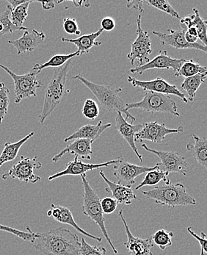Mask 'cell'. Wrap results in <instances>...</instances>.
I'll return each instance as SVG.
<instances>
[{
    "label": "cell",
    "instance_id": "obj_1",
    "mask_svg": "<svg viewBox=\"0 0 207 255\" xmlns=\"http://www.w3.org/2000/svg\"><path fill=\"white\" fill-rule=\"evenodd\" d=\"M32 244L46 255H81L78 236L64 227L52 229L46 233H35Z\"/></svg>",
    "mask_w": 207,
    "mask_h": 255
},
{
    "label": "cell",
    "instance_id": "obj_2",
    "mask_svg": "<svg viewBox=\"0 0 207 255\" xmlns=\"http://www.w3.org/2000/svg\"><path fill=\"white\" fill-rule=\"evenodd\" d=\"M142 194L148 199H152L157 205L175 208L179 206H195L196 201L187 192L182 184L170 182L154 187L153 189L142 191Z\"/></svg>",
    "mask_w": 207,
    "mask_h": 255
},
{
    "label": "cell",
    "instance_id": "obj_3",
    "mask_svg": "<svg viewBox=\"0 0 207 255\" xmlns=\"http://www.w3.org/2000/svg\"><path fill=\"white\" fill-rule=\"evenodd\" d=\"M72 60L54 71L53 76L48 84L45 92L44 105L39 116L41 124H44L46 119L54 112L60 105L66 94V82L68 73L72 67Z\"/></svg>",
    "mask_w": 207,
    "mask_h": 255
},
{
    "label": "cell",
    "instance_id": "obj_4",
    "mask_svg": "<svg viewBox=\"0 0 207 255\" xmlns=\"http://www.w3.org/2000/svg\"><path fill=\"white\" fill-rule=\"evenodd\" d=\"M72 78L79 80L84 84L91 92L93 93L96 98L98 100L99 103L104 109L107 110L109 112H120L124 114L125 120H131L132 122H135V117H133L129 111L126 110V103L123 99L120 98L119 94L122 91L120 88H114L109 86H102V85L95 84L90 82L81 75L73 76Z\"/></svg>",
    "mask_w": 207,
    "mask_h": 255
},
{
    "label": "cell",
    "instance_id": "obj_5",
    "mask_svg": "<svg viewBox=\"0 0 207 255\" xmlns=\"http://www.w3.org/2000/svg\"><path fill=\"white\" fill-rule=\"evenodd\" d=\"M80 177H81L82 183H83V189H84L83 195V214L89 217L91 220L94 221L99 226L100 230L103 233L104 237L110 246L114 254L117 255L118 250L112 244V241L108 235L106 226H105V219L104 217L103 210H102L101 203H100L101 199L96 194L94 189L91 188L89 181L86 179V174H82Z\"/></svg>",
    "mask_w": 207,
    "mask_h": 255
},
{
    "label": "cell",
    "instance_id": "obj_6",
    "mask_svg": "<svg viewBox=\"0 0 207 255\" xmlns=\"http://www.w3.org/2000/svg\"><path fill=\"white\" fill-rule=\"evenodd\" d=\"M141 109L148 113H165L179 117L177 103L169 95L147 91L145 93L143 100L138 103L126 104V110Z\"/></svg>",
    "mask_w": 207,
    "mask_h": 255
},
{
    "label": "cell",
    "instance_id": "obj_7",
    "mask_svg": "<svg viewBox=\"0 0 207 255\" xmlns=\"http://www.w3.org/2000/svg\"><path fill=\"white\" fill-rule=\"evenodd\" d=\"M0 68L5 71L13 79L14 83L15 103L18 104L24 99L36 97L37 90L43 86L42 83L37 79V75L41 72L31 69L29 73L25 75H15L10 69L0 63Z\"/></svg>",
    "mask_w": 207,
    "mask_h": 255
},
{
    "label": "cell",
    "instance_id": "obj_8",
    "mask_svg": "<svg viewBox=\"0 0 207 255\" xmlns=\"http://www.w3.org/2000/svg\"><path fill=\"white\" fill-rule=\"evenodd\" d=\"M42 167L41 162L38 160V157L33 158L21 156L19 161L13 165L8 172L3 174L1 179L7 180L8 177L17 179L26 183L35 184L41 181L39 176L35 174V170L40 169Z\"/></svg>",
    "mask_w": 207,
    "mask_h": 255
},
{
    "label": "cell",
    "instance_id": "obj_9",
    "mask_svg": "<svg viewBox=\"0 0 207 255\" xmlns=\"http://www.w3.org/2000/svg\"><path fill=\"white\" fill-rule=\"evenodd\" d=\"M112 166L115 170L113 175L118 180V184L128 188H132V185L135 183V179L139 176L148 171L160 169L157 163L154 167L140 166L129 163L122 156L117 158L116 163Z\"/></svg>",
    "mask_w": 207,
    "mask_h": 255
},
{
    "label": "cell",
    "instance_id": "obj_10",
    "mask_svg": "<svg viewBox=\"0 0 207 255\" xmlns=\"http://www.w3.org/2000/svg\"><path fill=\"white\" fill-rule=\"evenodd\" d=\"M137 38L131 46V51L127 55V58L134 65L138 62L139 66L149 61V56L152 53L151 40L147 31L143 30L141 27V15H139L137 19Z\"/></svg>",
    "mask_w": 207,
    "mask_h": 255
},
{
    "label": "cell",
    "instance_id": "obj_11",
    "mask_svg": "<svg viewBox=\"0 0 207 255\" xmlns=\"http://www.w3.org/2000/svg\"><path fill=\"white\" fill-rule=\"evenodd\" d=\"M142 147L149 152L156 154L161 160L157 163L160 170L170 173H179L186 176L188 174V162L186 158L175 151H163L150 149L146 143L142 144Z\"/></svg>",
    "mask_w": 207,
    "mask_h": 255
},
{
    "label": "cell",
    "instance_id": "obj_12",
    "mask_svg": "<svg viewBox=\"0 0 207 255\" xmlns=\"http://www.w3.org/2000/svg\"><path fill=\"white\" fill-rule=\"evenodd\" d=\"M128 82L134 87H138L144 91L151 92L159 93L166 95H174L179 97L184 103H188V100L183 93L181 92L174 85L170 84L160 77L149 80V81H141L132 77H128Z\"/></svg>",
    "mask_w": 207,
    "mask_h": 255
},
{
    "label": "cell",
    "instance_id": "obj_13",
    "mask_svg": "<svg viewBox=\"0 0 207 255\" xmlns=\"http://www.w3.org/2000/svg\"><path fill=\"white\" fill-rule=\"evenodd\" d=\"M183 132L184 128L182 127H179L177 129H169L166 128L165 124H158L157 122H149L143 125L141 130L134 136V140L135 142L147 140L154 143H160L165 140L166 135Z\"/></svg>",
    "mask_w": 207,
    "mask_h": 255
},
{
    "label": "cell",
    "instance_id": "obj_14",
    "mask_svg": "<svg viewBox=\"0 0 207 255\" xmlns=\"http://www.w3.org/2000/svg\"><path fill=\"white\" fill-rule=\"evenodd\" d=\"M185 60H186L183 58H172L168 55L166 50H160L159 51L158 55L154 59L149 60L148 63L142 66L130 69V72L132 74L143 75L146 71L151 69H173L177 73Z\"/></svg>",
    "mask_w": 207,
    "mask_h": 255
},
{
    "label": "cell",
    "instance_id": "obj_15",
    "mask_svg": "<svg viewBox=\"0 0 207 255\" xmlns=\"http://www.w3.org/2000/svg\"><path fill=\"white\" fill-rule=\"evenodd\" d=\"M169 34L153 31V34L158 37L160 44L163 46H171L178 49H198L207 53V46L196 43L191 44L187 42L185 38V31L168 30Z\"/></svg>",
    "mask_w": 207,
    "mask_h": 255
},
{
    "label": "cell",
    "instance_id": "obj_16",
    "mask_svg": "<svg viewBox=\"0 0 207 255\" xmlns=\"http://www.w3.org/2000/svg\"><path fill=\"white\" fill-rule=\"evenodd\" d=\"M118 216L123 222L126 235H127V241L124 242L123 245L127 249L129 254L130 255H153L151 249L154 247V244L151 239H143L138 237H134L125 220L123 210H120L118 212Z\"/></svg>",
    "mask_w": 207,
    "mask_h": 255
},
{
    "label": "cell",
    "instance_id": "obj_17",
    "mask_svg": "<svg viewBox=\"0 0 207 255\" xmlns=\"http://www.w3.org/2000/svg\"><path fill=\"white\" fill-rule=\"evenodd\" d=\"M117 159L115 160H109L105 163H98V164H91V163H85L81 160H78V157L75 156L73 161L69 162L66 165V168L57 174L49 176L48 180L52 181L60 177H65V176H77L86 174V172L89 171H92L94 169L103 168V167H109L113 165L116 163Z\"/></svg>",
    "mask_w": 207,
    "mask_h": 255
},
{
    "label": "cell",
    "instance_id": "obj_18",
    "mask_svg": "<svg viewBox=\"0 0 207 255\" xmlns=\"http://www.w3.org/2000/svg\"><path fill=\"white\" fill-rule=\"evenodd\" d=\"M143 125L144 124L132 125V124L128 123L127 121L125 120L121 113H117L116 117H115V128H116L117 130H118L120 135L129 143L131 149L138 157L140 162L143 161V156L137 150V146L135 145L134 136L137 132L141 130L142 128H143Z\"/></svg>",
    "mask_w": 207,
    "mask_h": 255
},
{
    "label": "cell",
    "instance_id": "obj_19",
    "mask_svg": "<svg viewBox=\"0 0 207 255\" xmlns=\"http://www.w3.org/2000/svg\"><path fill=\"white\" fill-rule=\"evenodd\" d=\"M46 214H47L49 217L53 218L55 221L60 222V223L70 225L71 227H73L77 231L83 234V236H86V237L94 239V240L99 243L103 241L102 238L97 237V236L89 234V233H87V232L85 231L83 229H82L81 227L78 225V224H77L75 220H74L72 211H71L69 208H66V207L52 204V205H51V209L48 210Z\"/></svg>",
    "mask_w": 207,
    "mask_h": 255
},
{
    "label": "cell",
    "instance_id": "obj_20",
    "mask_svg": "<svg viewBox=\"0 0 207 255\" xmlns=\"http://www.w3.org/2000/svg\"><path fill=\"white\" fill-rule=\"evenodd\" d=\"M46 35L43 32L32 30V32L24 30L22 36L18 39L8 41L7 43L14 46L17 54L21 55L25 52H33L40 44L44 42Z\"/></svg>",
    "mask_w": 207,
    "mask_h": 255
},
{
    "label": "cell",
    "instance_id": "obj_21",
    "mask_svg": "<svg viewBox=\"0 0 207 255\" xmlns=\"http://www.w3.org/2000/svg\"><path fill=\"white\" fill-rule=\"evenodd\" d=\"M100 176L104 181L105 183L107 185L105 191L106 192L110 193L112 198L118 202V203L121 205H131L134 201H140V198L137 197L132 190V188L123 186L120 184L115 182H112L106 178V175L103 171H100Z\"/></svg>",
    "mask_w": 207,
    "mask_h": 255
},
{
    "label": "cell",
    "instance_id": "obj_22",
    "mask_svg": "<svg viewBox=\"0 0 207 255\" xmlns=\"http://www.w3.org/2000/svg\"><path fill=\"white\" fill-rule=\"evenodd\" d=\"M92 143L93 142L88 139L74 140L71 144L68 145L57 155L52 157V162L56 163V162L59 161L61 157L67 153L75 154V156L81 157L83 160H91V154H93L92 148H91Z\"/></svg>",
    "mask_w": 207,
    "mask_h": 255
},
{
    "label": "cell",
    "instance_id": "obj_23",
    "mask_svg": "<svg viewBox=\"0 0 207 255\" xmlns=\"http://www.w3.org/2000/svg\"><path fill=\"white\" fill-rule=\"evenodd\" d=\"M111 124L104 125L103 121H100L96 125H86L77 129L72 135L65 138L64 141L68 142L77 139H88L95 141L108 128H111Z\"/></svg>",
    "mask_w": 207,
    "mask_h": 255
},
{
    "label": "cell",
    "instance_id": "obj_24",
    "mask_svg": "<svg viewBox=\"0 0 207 255\" xmlns=\"http://www.w3.org/2000/svg\"><path fill=\"white\" fill-rule=\"evenodd\" d=\"M103 29L100 28L96 32H93V33L89 34V35H83V36L79 37L78 38H76V39L62 38V41L74 44L77 46V52H79L80 55H83V54L89 53V51L94 46L102 45L101 42L97 41V38H99L103 34Z\"/></svg>",
    "mask_w": 207,
    "mask_h": 255
},
{
    "label": "cell",
    "instance_id": "obj_25",
    "mask_svg": "<svg viewBox=\"0 0 207 255\" xmlns=\"http://www.w3.org/2000/svg\"><path fill=\"white\" fill-rule=\"evenodd\" d=\"M193 15H189L180 18V26L186 27L187 29L192 26L194 27L197 30L198 38H199L204 43L205 46H207V21L200 16L198 10L193 8Z\"/></svg>",
    "mask_w": 207,
    "mask_h": 255
},
{
    "label": "cell",
    "instance_id": "obj_26",
    "mask_svg": "<svg viewBox=\"0 0 207 255\" xmlns=\"http://www.w3.org/2000/svg\"><path fill=\"white\" fill-rule=\"evenodd\" d=\"M35 135V132H31L28 135L23 137L21 140H18L15 143H10L7 142L4 143V148L0 154V168L2 166L4 163H8V162L13 161L15 157L18 155V151L21 149V146L28 141L29 140Z\"/></svg>",
    "mask_w": 207,
    "mask_h": 255
},
{
    "label": "cell",
    "instance_id": "obj_27",
    "mask_svg": "<svg viewBox=\"0 0 207 255\" xmlns=\"http://www.w3.org/2000/svg\"><path fill=\"white\" fill-rule=\"evenodd\" d=\"M192 137L195 144L188 143L187 149L191 152L193 157L197 160L199 164L205 168H207V140L205 137H199V136L193 134Z\"/></svg>",
    "mask_w": 207,
    "mask_h": 255
},
{
    "label": "cell",
    "instance_id": "obj_28",
    "mask_svg": "<svg viewBox=\"0 0 207 255\" xmlns=\"http://www.w3.org/2000/svg\"><path fill=\"white\" fill-rule=\"evenodd\" d=\"M207 76V72L187 77L184 80L183 83L181 85V88L188 93V101L193 102L196 97V92L199 90L200 86L205 83Z\"/></svg>",
    "mask_w": 207,
    "mask_h": 255
},
{
    "label": "cell",
    "instance_id": "obj_29",
    "mask_svg": "<svg viewBox=\"0 0 207 255\" xmlns=\"http://www.w3.org/2000/svg\"><path fill=\"white\" fill-rule=\"evenodd\" d=\"M32 2V1H27L14 9H10L8 5L7 6L10 9V21L13 23V25L22 30H28L27 27L23 26V24L28 16L29 6Z\"/></svg>",
    "mask_w": 207,
    "mask_h": 255
},
{
    "label": "cell",
    "instance_id": "obj_30",
    "mask_svg": "<svg viewBox=\"0 0 207 255\" xmlns=\"http://www.w3.org/2000/svg\"><path fill=\"white\" fill-rule=\"evenodd\" d=\"M80 56L79 52H75L73 53L69 54V55H54L52 58L48 60L46 63H35L32 66V69L38 72H41L43 69L46 68H59L63 66V65L66 64L69 60H72V58L75 57Z\"/></svg>",
    "mask_w": 207,
    "mask_h": 255
},
{
    "label": "cell",
    "instance_id": "obj_31",
    "mask_svg": "<svg viewBox=\"0 0 207 255\" xmlns=\"http://www.w3.org/2000/svg\"><path fill=\"white\" fill-rule=\"evenodd\" d=\"M169 174L168 172L163 171V170L156 169L154 171H148L147 174L145 176L143 180L140 182L138 186L136 187V191H139L140 188L144 186H153V185H157L160 181L163 180L165 183H169V178H168Z\"/></svg>",
    "mask_w": 207,
    "mask_h": 255
},
{
    "label": "cell",
    "instance_id": "obj_32",
    "mask_svg": "<svg viewBox=\"0 0 207 255\" xmlns=\"http://www.w3.org/2000/svg\"><path fill=\"white\" fill-rule=\"evenodd\" d=\"M207 69L206 66L196 63L193 60H185L181 66L179 70L175 73L176 77H193L199 74L206 73Z\"/></svg>",
    "mask_w": 207,
    "mask_h": 255
},
{
    "label": "cell",
    "instance_id": "obj_33",
    "mask_svg": "<svg viewBox=\"0 0 207 255\" xmlns=\"http://www.w3.org/2000/svg\"><path fill=\"white\" fill-rule=\"evenodd\" d=\"M173 237L174 233L172 232H168L162 229L153 234L151 241L153 244L157 245L160 250L164 251L168 247L172 246Z\"/></svg>",
    "mask_w": 207,
    "mask_h": 255
},
{
    "label": "cell",
    "instance_id": "obj_34",
    "mask_svg": "<svg viewBox=\"0 0 207 255\" xmlns=\"http://www.w3.org/2000/svg\"><path fill=\"white\" fill-rule=\"evenodd\" d=\"M9 94H10V91L7 89V86L4 83H0V125L2 123L8 111L9 104H10Z\"/></svg>",
    "mask_w": 207,
    "mask_h": 255
},
{
    "label": "cell",
    "instance_id": "obj_35",
    "mask_svg": "<svg viewBox=\"0 0 207 255\" xmlns=\"http://www.w3.org/2000/svg\"><path fill=\"white\" fill-rule=\"evenodd\" d=\"M143 3L149 4L151 7H155L164 13H168L174 18H180L177 10L166 0H148V1H143Z\"/></svg>",
    "mask_w": 207,
    "mask_h": 255
},
{
    "label": "cell",
    "instance_id": "obj_36",
    "mask_svg": "<svg viewBox=\"0 0 207 255\" xmlns=\"http://www.w3.org/2000/svg\"><path fill=\"white\" fill-rule=\"evenodd\" d=\"M17 30H22L13 25L10 19V9L7 7L6 11L0 15V36Z\"/></svg>",
    "mask_w": 207,
    "mask_h": 255
},
{
    "label": "cell",
    "instance_id": "obj_37",
    "mask_svg": "<svg viewBox=\"0 0 207 255\" xmlns=\"http://www.w3.org/2000/svg\"><path fill=\"white\" fill-rule=\"evenodd\" d=\"M26 229L27 230V233L26 232L20 231V230H16V229L12 228V227H7V226L0 225V231L12 233L13 236H17V237L22 239V240L30 241L32 243L34 239H35V233H34L31 230L30 226H27Z\"/></svg>",
    "mask_w": 207,
    "mask_h": 255
},
{
    "label": "cell",
    "instance_id": "obj_38",
    "mask_svg": "<svg viewBox=\"0 0 207 255\" xmlns=\"http://www.w3.org/2000/svg\"><path fill=\"white\" fill-rule=\"evenodd\" d=\"M82 112L86 118L94 120L100 114V108L94 100L89 99L85 102Z\"/></svg>",
    "mask_w": 207,
    "mask_h": 255
},
{
    "label": "cell",
    "instance_id": "obj_39",
    "mask_svg": "<svg viewBox=\"0 0 207 255\" xmlns=\"http://www.w3.org/2000/svg\"><path fill=\"white\" fill-rule=\"evenodd\" d=\"M81 248L80 254L81 255H106V250L104 247H97V246L90 245L83 238L81 240Z\"/></svg>",
    "mask_w": 207,
    "mask_h": 255
},
{
    "label": "cell",
    "instance_id": "obj_40",
    "mask_svg": "<svg viewBox=\"0 0 207 255\" xmlns=\"http://www.w3.org/2000/svg\"><path fill=\"white\" fill-rule=\"evenodd\" d=\"M104 214H112L118 207V202L112 197H105L100 201Z\"/></svg>",
    "mask_w": 207,
    "mask_h": 255
},
{
    "label": "cell",
    "instance_id": "obj_41",
    "mask_svg": "<svg viewBox=\"0 0 207 255\" xmlns=\"http://www.w3.org/2000/svg\"><path fill=\"white\" fill-rule=\"evenodd\" d=\"M63 28L65 32L69 35H80L81 34V31L79 29L78 24L74 18H65L63 20Z\"/></svg>",
    "mask_w": 207,
    "mask_h": 255
},
{
    "label": "cell",
    "instance_id": "obj_42",
    "mask_svg": "<svg viewBox=\"0 0 207 255\" xmlns=\"http://www.w3.org/2000/svg\"><path fill=\"white\" fill-rule=\"evenodd\" d=\"M188 232L193 236L194 239H196V240L199 241V244L201 245V249L203 250V251L205 252L206 254H207V236L204 232H202L201 235L202 236H199L194 231H193L192 227H188Z\"/></svg>",
    "mask_w": 207,
    "mask_h": 255
},
{
    "label": "cell",
    "instance_id": "obj_43",
    "mask_svg": "<svg viewBox=\"0 0 207 255\" xmlns=\"http://www.w3.org/2000/svg\"><path fill=\"white\" fill-rule=\"evenodd\" d=\"M101 26L103 31H112L115 28V21L111 17H105L101 21Z\"/></svg>",
    "mask_w": 207,
    "mask_h": 255
},
{
    "label": "cell",
    "instance_id": "obj_44",
    "mask_svg": "<svg viewBox=\"0 0 207 255\" xmlns=\"http://www.w3.org/2000/svg\"><path fill=\"white\" fill-rule=\"evenodd\" d=\"M143 1H128L126 6L129 8L132 7V8L135 9V10H139V11L143 13L144 11L143 7Z\"/></svg>",
    "mask_w": 207,
    "mask_h": 255
},
{
    "label": "cell",
    "instance_id": "obj_45",
    "mask_svg": "<svg viewBox=\"0 0 207 255\" xmlns=\"http://www.w3.org/2000/svg\"><path fill=\"white\" fill-rule=\"evenodd\" d=\"M39 2L42 4L43 9L45 10H52V9L55 8V1H39Z\"/></svg>",
    "mask_w": 207,
    "mask_h": 255
},
{
    "label": "cell",
    "instance_id": "obj_46",
    "mask_svg": "<svg viewBox=\"0 0 207 255\" xmlns=\"http://www.w3.org/2000/svg\"><path fill=\"white\" fill-rule=\"evenodd\" d=\"M27 1H17V0H8L7 3L10 9H14L15 7L19 6L20 4H23V3L26 2Z\"/></svg>",
    "mask_w": 207,
    "mask_h": 255
},
{
    "label": "cell",
    "instance_id": "obj_47",
    "mask_svg": "<svg viewBox=\"0 0 207 255\" xmlns=\"http://www.w3.org/2000/svg\"><path fill=\"white\" fill-rule=\"evenodd\" d=\"M186 32H188L189 35H192V36L197 37L198 38V32L196 29L194 27H190L189 28L187 29Z\"/></svg>",
    "mask_w": 207,
    "mask_h": 255
},
{
    "label": "cell",
    "instance_id": "obj_48",
    "mask_svg": "<svg viewBox=\"0 0 207 255\" xmlns=\"http://www.w3.org/2000/svg\"><path fill=\"white\" fill-rule=\"evenodd\" d=\"M85 1H73V3L74 4V5L76 6V7H82L83 6V3H84Z\"/></svg>",
    "mask_w": 207,
    "mask_h": 255
},
{
    "label": "cell",
    "instance_id": "obj_49",
    "mask_svg": "<svg viewBox=\"0 0 207 255\" xmlns=\"http://www.w3.org/2000/svg\"><path fill=\"white\" fill-rule=\"evenodd\" d=\"M200 255H207L206 253H205V252L203 251V250H202V249H201Z\"/></svg>",
    "mask_w": 207,
    "mask_h": 255
}]
</instances>
